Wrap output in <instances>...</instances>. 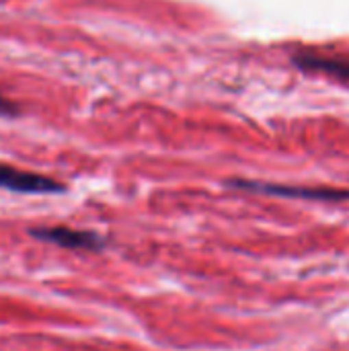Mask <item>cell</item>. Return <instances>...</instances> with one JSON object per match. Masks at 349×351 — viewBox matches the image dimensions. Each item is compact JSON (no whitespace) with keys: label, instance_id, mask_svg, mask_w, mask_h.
<instances>
[{"label":"cell","instance_id":"cell-5","mask_svg":"<svg viewBox=\"0 0 349 351\" xmlns=\"http://www.w3.org/2000/svg\"><path fill=\"white\" fill-rule=\"evenodd\" d=\"M0 113H16V107L0 95Z\"/></svg>","mask_w":349,"mask_h":351},{"label":"cell","instance_id":"cell-4","mask_svg":"<svg viewBox=\"0 0 349 351\" xmlns=\"http://www.w3.org/2000/svg\"><path fill=\"white\" fill-rule=\"evenodd\" d=\"M292 62L300 70L311 72H325L331 76H339L344 80H349V58H337V56H321L313 51H302L292 58Z\"/></svg>","mask_w":349,"mask_h":351},{"label":"cell","instance_id":"cell-3","mask_svg":"<svg viewBox=\"0 0 349 351\" xmlns=\"http://www.w3.org/2000/svg\"><path fill=\"white\" fill-rule=\"evenodd\" d=\"M0 189H8V191H16V193L43 195V193H62L66 187L51 177L0 165Z\"/></svg>","mask_w":349,"mask_h":351},{"label":"cell","instance_id":"cell-2","mask_svg":"<svg viewBox=\"0 0 349 351\" xmlns=\"http://www.w3.org/2000/svg\"><path fill=\"white\" fill-rule=\"evenodd\" d=\"M29 234L35 237L37 241H45V243H51V245H58V247L70 249V251H101L105 247L103 237H99L97 232L74 230V228H66V226L33 228V230H29Z\"/></svg>","mask_w":349,"mask_h":351},{"label":"cell","instance_id":"cell-1","mask_svg":"<svg viewBox=\"0 0 349 351\" xmlns=\"http://www.w3.org/2000/svg\"><path fill=\"white\" fill-rule=\"evenodd\" d=\"M237 189L278 195V197H294V199H313V202H344L349 199V191L333 189V187H292V185H276V183H261V181H245L234 179L230 181Z\"/></svg>","mask_w":349,"mask_h":351}]
</instances>
